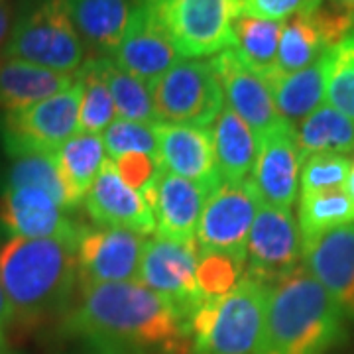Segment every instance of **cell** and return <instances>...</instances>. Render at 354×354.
Here are the masks:
<instances>
[{
	"instance_id": "obj_1",
	"label": "cell",
	"mask_w": 354,
	"mask_h": 354,
	"mask_svg": "<svg viewBox=\"0 0 354 354\" xmlns=\"http://www.w3.org/2000/svg\"><path fill=\"white\" fill-rule=\"evenodd\" d=\"M64 333L91 354H191L189 325L140 281L79 286Z\"/></svg>"
},
{
	"instance_id": "obj_2",
	"label": "cell",
	"mask_w": 354,
	"mask_h": 354,
	"mask_svg": "<svg viewBox=\"0 0 354 354\" xmlns=\"http://www.w3.org/2000/svg\"><path fill=\"white\" fill-rule=\"evenodd\" d=\"M77 242L8 239L0 246V286L20 327H39L71 309Z\"/></svg>"
},
{
	"instance_id": "obj_3",
	"label": "cell",
	"mask_w": 354,
	"mask_h": 354,
	"mask_svg": "<svg viewBox=\"0 0 354 354\" xmlns=\"http://www.w3.org/2000/svg\"><path fill=\"white\" fill-rule=\"evenodd\" d=\"M346 339V319L305 266L270 286L258 354H329Z\"/></svg>"
},
{
	"instance_id": "obj_4",
	"label": "cell",
	"mask_w": 354,
	"mask_h": 354,
	"mask_svg": "<svg viewBox=\"0 0 354 354\" xmlns=\"http://www.w3.org/2000/svg\"><path fill=\"white\" fill-rule=\"evenodd\" d=\"M270 286L244 272L234 290L205 299L189 319L191 354H258Z\"/></svg>"
},
{
	"instance_id": "obj_5",
	"label": "cell",
	"mask_w": 354,
	"mask_h": 354,
	"mask_svg": "<svg viewBox=\"0 0 354 354\" xmlns=\"http://www.w3.org/2000/svg\"><path fill=\"white\" fill-rule=\"evenodd\" d=\"M2 59L77 73L85 64V46L71 20L67 0H22Z\"/></svg>"
},
{
	"instance_id": "obj_6",
	"label": "cell",
	"mask_w": 354,
	"mask_h": 354,
	"mask_svg": "<svg viewBox=\"0 0 354 354\" xmlns=\"http://www.w3.org/2000/svg\"><path fill=\"white\" fill-rule=\"evenodd\" d=\"M164 22L181 57H213L234 46L241 0H138Z\"/></svg>"
},
{
	"instance_id": "obj_7",
	"label": "cell",
	"mask_w": 354,
	"mask_h": 354,
	"mask_svg": "<svg viewBox=\"0 0 354 354\" xmlns=\"http://www.w3.org/2000/svg\"><path fill=\"white\" fill-rule=\"evenodd\" d=\"M158 122L209 128L225 109V95L211 62H179L148 83Z\"/></svg>"
},
{
	"instance_id": "obj_8",
	"label": "cell",
	"mask_w": 354,
	"mask_h": 354,
	"mask_svg": "<svg viewBox=\"0 0 354 354\" xmlns=\"http://www.w3.org/2000/svg\"><path fill=\"white\" fill-rule=\"evenodd\" d=\"M83 85L73 87L32 106L0 116V142L8 158L24 153H55L65 142L79 134V106Z\"/></svg>"
},
{
	"instance_id": "obj_9",
	"label": "cell",
	"mask_w": 354,
	"mask_h": 354,
	"mask_svg": "<svg viewBox=\"0 0 354 354\" xmlns=\"http://www.w3.org/2000/svg\"><path fill=\"white\" fill-rule=\"evenodd\" d=\"M197 256V239L177 242L153 236L146 241L140 264V283L164 297L187 325L191 315L205 301L195 279Z\"/></svg>"
},
{
	"instance_id": "obj_10",
	"label": "cell",
	"mask_w": 354,
	"mask_h": 354,
	"mask_svg": "<svg viewBox=\"0 0 354 354\" xmlns=\"http://www.w3.org/2000/svg\"><path fill=\"white\" fill-rule=\"evenodd\" d=\"M304 242L299 225L291 211L272 207L260 199L252 228L246 242V274L264 281L276 283L299 264Z\"/></svg>"
},
{
	"instance_id": "obj_11",
	"label": "cell",
	"mask_w": 354,
	"mask_h": 354,
	"mask_svg": "<svg viewBox=\"0 0 354 354\" xmlns=\"http://www.w3.org/2000/svg\"><path fill=\"white\" fill-rule=\"evenodd\" d=\"M260 195L250 179L242 183H221L203 209L197 242L201 248L221 250L246 264V242Z\"/></svg>"
},
{
	"instance_id": "obj_12",
	"label": "cell",
	"mask_w": 354,
	"mask_h": 354,
	"mask_svg": "<svg viewBox=\"0 0 354 354\" xmlns=\"http://www.w3.org/2000/svg\"><path fill=\"white\" fill-rule=\"evenodd\" d=\"M146 241L124 228H83L77 244L79 286L138 281Z\"/></svg>"
},
{
	"instance_id": "obj_13",
	"label": "cell",
	"mask_w": 354,
	"mask_h": 354,
	"mask_svg": "<svg viewBox=\"0 0 354 354\" xmlns=\"http://www.w3.org/2000/svg\"><path fill=\"white\" fill-rule=\"evenodd\" d=\"M83 227L75 225L59 203L34 187L0 191V234L8 239H55L77 242Z\"/></svg>"
},
{
	"instance_id": "obj_14",
	"label": "cell",
	"mask_w": 354,
	"mask_h": 354,
	"mask_svg": "<svg viewBox=\"0 0 354 354\" xmlns=\"http://www.w3.org/2000/svg\"><path fill=\"white\" fill-rule=\"evenodd\" d=\"M299 174L301 158L295 127L281 118L276 127L258 138V158L250 181L262 201L291 211L299 193Z\"/></svg>"
},
{
	"instance_id": "obj_15",
	"label": "cell",
	"mask_w": 354,
	"mask_h": 354,
	"mask_svg": "<svg viewBox=\"0 0 354 354\" xmlns=\"http://www.w3.org/2000/svg\"><path fill=\"white\" fill-rule=\"evenodd\" d=\"M179 57L181 55L164 22L148 6L136 4L122 41L111 59L130 75L152 83L153 79L179 64Z\"/></svg>"
},
{
	"instance_id": "obj_16",
	"label": "cell",
	"mask_w": 354,
	"mask_h": 354,
	"mask_svg": "<svg viewBox=\"0 0 354 354\" xmlns=\"http://www.w3.org/2000/svg\"><path fill=\"white\" fill-rule=\"evenodd\" d=\"M211 65L221 83L228 109L241 116L252 128L256 140L281 120L272 91L264 79L250 71L232 48L213 55Z\"/></svg>"
},
{
	"instance_id": "obj_17",
	"label": "cell",
	"mask_w": 354,
	"mask_h": 354,
	"mask_svg": "<svg viewBox=\"0 0 354 354\" xmlns=\"http://www.w3.org/2000/svg\"><path fill=\"white\" fill-rule=\"evenodd\" d=\"M301 258L344 319L354 321V223L305 242Z\"/></svg>"
},
{
	"instance_id": "obj_18",
	"label": "cell",
	"mask_w": 354,
	"mask_h": 354,
	"mask_svg": "<svg viewBox=\"0 0 354 354\" xmlns=\"http://www.w3.org/2000/svg\"><path fill=\"white\" fill-rule=\"evenodd\" d=\"M158 164L174 176L201 183L211 191L221 187L216 174L213 134L207 128L156 122Z\"/></svg>"
},
{
	"instance_id": "obj_19",
	"label": "cell",
	"mask_w": 354,
	"mask_h": 354,
	"mask_svg": "<svg viewBox=\"0 0 354 354\" xmlns=\"http://www.w3.org/2000/svg\"><path fill=\"white\" fill-rule=\"evenodd\" d=\"M85 209L97 227L124 228L142 236L156 230L152 209L144 203L138 191L122 181L111 160L104 162L101 174L87 191Z\"/></svg>"
},
{
	"instance_id": "obj_20",
	"label": "cell",
	"mask_w": 354,
	"mask_h": 354,
	"mask_svg": "<svg viewBox=\"0 0 354 354\" xmlns=\"http://www.w3.org/2000/svg\"><path fill=\"white\" fill-rule=\"evenodd\" d=\"M213 193L201 183L162 169L152 207L156 236L177 242L195 241L205 203Z\"/></svg>"
},
{
	"instance_id": "obj_21",
	"label": "cell",
	"mask_w": 354,
	"mask_h": 354,
	"mask_svg": "<svg viewBox=\"0 0 354 354\" xmlns=\"http://www.w3.org/2000/svg\"><path fill=\"white\" fill-rule=\"evenodd\" d=\"M67 4L91 57H113L132 14L130 0H67Z\"/></svg>"
},
{
	"instance_id": "obj_22",
	"label": "cell",
	"mask_w": 354,
	"mask_h": 354,
	"mask_svg": "<svg viewBox=\"0 0 354 354\" xmlns=\"http://www.w3.org/2000/svg\"><path fill=\"white\" fill-rule=\"evenodd\" d=\"M77 83V73H59L18 59H0V111L10 113L46 101Z\"/></svg>"
},
{
	"instance_id": "obj_23",
	"label": "cell",
	"mask_w": 354,
	"mask_h": 354,
	"mask_svg": "<svg viewBox=\"0 0 354 354\" xmlns=\"http://www.w3.org/2000/svg\"><path fill=\"white\" fill-rule=\"evenodd\" d=\"M216 174L223 183H242L252 176L258 140L252 128L232 109L225 106L213 128Z\"/></svg>"
},
{
	"instance_id": "obj_24",
	"label": "cell",
	"mask_w": 354,
	"mask_h": 354,
	"mask_svg": "<svg viewBox=\"0 0 354 354\" xmlns=\"http://www.w3.org/2000/svg\"><path fill=\"white\" fill-rule=\"evenodd\" d=\"M281 118L295 127L325 101V55L295 73H272L264 79Z\"/></svg>"
},
{
	"instance_id": "obj_25",
	"label": "cell",
	"mask_w": 354,
	"mask_h": 354,
	"mask_svg": "<svg viewBox=\"0 0 354 354\" xmlns=\"http://www.w3.org/2000/svg\"><path fill=\"white\" fill-rule=\"evenodd\" d=\"M55 156L71 205L77 209L85 201L87 191L91 189L106 162L102 136L79 132L73 138L67 140Z\"/></svg>"
},
{
	"instance_id": "obj_26",
	"label": "cell",
	"mask_w": 354,
	"mask_h": 354,
	"mask_svg": "<svg viewBox=\"0 0 354 354\" xmlns=\"http://www.w3.org/2000/svg\"><path fill=\"white\" fill-rule=\"evenodd\" d=\"M299 158L313 153H346L354 152V120L335 111L323 102L309 116L295 127Z\"/></svg>"
},
{
	"instance_id": "obj_27",
	"label": "cell",
	"mask_w": 354,
	"mask_h": 354,
	"mask_svg": "<svg viewBox=\"0 0 354 354\" xmlns=\"http://www.w3.org/2000/svg\"><path fill=\"white\" fill-rule=\"evenodd\" d=\"M20 187L46 191L67 213L75 211L65 187L55 153L36 152L10 158V162L0 176V191L20 189Z\"/></svg>"
},
{
	"instance_id": "obj_28",
	"label": "cell",
	"mask_w": 354,
	"mask_h": 354,
	"mask_svg": "<svg viewBox=\"0 0 354 354\" xmlns=\"http://www.w3.org/2000/svg\"><path fill=\"white\" fill-rule=\"evenodd\" d=\"M283 22L262 20L252 16H239L232 26L234 46L232 50L250 71L266 79L274 73L278 59L279 38Z\"/></svg>"
},
{
	"instance_id": "obj_29",
	"label": "cell",
	"mask_w": 354,
	"mask_h": 354,
	"mask_svg": "<svg viewBox=\"0 0 354 354\" xmlns=\"http://www.w3.org/2000/svg\"><path fill=\"white\" fill-rule=\"evenodd\" d=\"M102 81L106 83L118 118L134 122H158L153 114L152 93L146 81L120 69L111 57H93Z\"/></svg>"
},
{
	"instance_id": "obj_30",
	"label": "cell",
	"mask_w": 354,
	"mask_h": 354,
	"mask_svg": "<svg viewBox=\"0 0 354 354\" xmlns=\"http://www.w3.org/2000/svg\"><path fill=\"white\" fill-rule=\"evenodd\" d=\"M354 203L344 189L299 195V232L301 242H311L335 228L353 225Z\"/></svg>"
},
{
	"instance_id": "obj_31",
	"label": "cell",
	"mask_w": 354,
	"mask_h": 354,
	"mask_svg": "<svg viewBox=\"0 0 354 354\" xmlns=\"http://www.w3.org/2000/svg\"><path fill=\"white\" fill-rule=\"evenodd\" d=\"M325 101L354 120V32L325 53Z\"/></svg>"
},
{
	"instance_id": "obj_32",
	"label": "cell",
	"mask_w": 354,
	"mask_h": 354,
	"mask_svg": "<svg viewBox=\"0 0 354 354\" xmlns=\"http://www.w3.org/2000/svg\"><path fill=\"white\" fill-rule=\"evenodd\" d=\"M77 79L83 85L81 106H79V132L101 134L111 127L116 111L109 87L102 81L93 57H87V62L77 71Z\"/></svg>"
},
{
	"instance_id": "obj_33",
	"label": "cell",
	"mask_w": 354,
	"mask_h": 354,
	"mask_svg": "<svg viewBox=\"0 0 354 354\" xmlns=\"http://www.w3.org/2000/svg\"><path fill=\"white\" fill-rule=\"evenodd\" d=\"M244 270H246V264L236 260L234 256L199 246L195 279L205 299L221 297L230 290H234L244 276Z\"/></svg>"
},
{
	"instance_id": "obj_34",
	"label": "cell",
	"mask_w": 354,
	"mask_h": 354,
	"mask_svg": "<svg viewBox=\"0 0 354 354\" xmlns=\"http://www.w3.org/2000/svg\"><path fill=\"white\" fill-rule=\"evenodd\" d=\"M351 164V158L342 153H313L305 158L299 174V195L342 189Z\"/></svg>"
},
{
	"instance_id": "obj_35",
	"label": "cell",
	"mask_w": 354,
	"mask_h": 354,
	"mask_svg": "<svg viewBox=\"0 0 354 354\" xmlns=\"http://www.w3.org/2000/svg\"><path fill=\"white\" fill-rule=\"evenodd\" d=\"M102 142L111 160H116L124 153H148L158 160L156 122H134L118 118L104 130Z\"/></svg>"
},
{
	"instance_id": "obj_36",
	"label": "cell",
	"mask_w": 354,
	"mask_h": 354,
	"mask_svg": "<svg viewBox=\"0 0 354 354\" xmlns=\"http://www.w3.org/2000/svg\"><path fill=\"white\" fill-rule=\"evenodd\" d=\"M323 0H241V16L286 22L297 14L313 12Z\"/></svg>"
},
{
	"instance_id": "obj_37",
	"label": "cell",
	"mask_w": 354,
	"mask_h": 354,
	"mask_svg": "<svg viewBox=\"0 0 354 354\" xmlns=\"http://www.w3.org/2000/svg\"><path fill=\"white\" fill-rule=\"evenodd\" d=\"M113 164L118 176L122 177V181L128 187L138 191L140 195L152 187L162 171L158 160L148 153H124V156L113 160Z\"/></svg>"
},
{
	"instance_id": "obj_38",
	"label": "cell",
	"mask_w": 354,
	"mask_h": 354,
	"mask_svg": "<svg viewBox=\"0 0 354 354\" xmlns=\"http://www.w3.org/2000/svg\"><path fill=\"white\" fill-rule=\"evenodd\" d=\"M14 26V10L12 4L8 0H0V59H2V51L6 48L10 34H12Z\"/></svg>"
},
{
	"instance_id": "obj_39",
	"label": "cell",
	"mask_w": 354,
	"mask_h": 354,
	"mask_svg": "<svg viewBox=\"0 0 354 354\" xmlns=\"http://www.w3.org/2000/svg\"><path fill=\"white\" fill-rule=\"evenodd\" d=\"M10 321H12V307L8 304V297L0 286V342H4V330Z\"/></svg>"
},
{
	"instance_id": "obj_40",
	"label": "cell",
	"mask_w": 354,
	"mask_h": 354,
	"mask_svg": "<svg viewBox=\"0 0 354 354\" xmlns=\"http://www.w3.org/2000/svg\"><path fill=\"white\" fill-rule=\"evenodd\" d=\"M344 193L351 197V201L354 203V162L351 164V171H348V177H346V181H344Z\"/></svg>"
},
{
	"instance_id": "obj_41",
	"label": "cell",
	"mask_w": 354,
	"mask_h": 354,
	"mask_svg": "<svg viewBox=\"0 0 354 354\" xmlns=\"http://www.w3.org/2000/svg\"><path fill=\"white\" fill-rule=\"evenodd\" d=\"M327 2L333 4V6H337V8H342L346 12L354 14V0H327Z\"/></svg>"
},
{
	"instance_id": "obj_42",
	"label": "cell",
	"mask_w": 354,
	"mask_h": 354,
	"mask_svg": "<svg viewBox=\"0 0 354 354\" xmlns=\"http://www.w3.org/2000/svg\"><path fill=\"white\" fill-rule=\"evenodd\" d=\"M0 354H18V353H14V351H10L4 342H0Z\"/></svg>"
}]
</instances>
